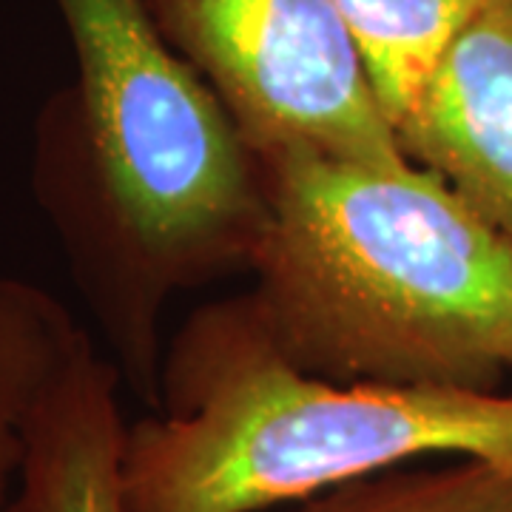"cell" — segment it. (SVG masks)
<instances>
[{"label": "cell", "mask_w": 512, "mask_h": 512, "mask_svg": "<svg viewBox=\"0 0 512 512\" xmlns=\"http://www.w3.org/2000/svg\"><path fill=\"white\" fill-rule=\"evenodd\" d=\"M77 77L40 106L32 194L123 382L160 396L171 296L251 271L271 225L262 163L143 0H55Z\"/></svg>", "instance_id": "obj_1"}, {"label": "cell", "mask_w": 512, "mask_h": 512, "mask_svg": "<svg viewBox=\"0 0 512 512\" xmlns=\"http://www.w3.org/2000/svg\"><path fill=\"white\" fill-rule=\"evenodd\" d=\"M271 225L248 291L282 356L330 382L498 390L512 242L439 174L316 151L259 157Z\"/></svg>", "instance_id": "obj_2"}, {"label": "cell", "mask_w": 512, "mask_h": 512, "mask_svg": "<svg viewBox=\"0 0 512 512\" xmlns=\"http://www.w3.org/2000/svg\"><path fill=\"white\" fill-rule=\"evenodd\" d=\"M433 456L512 473V396L311 376L242 293L165 345L157 407L128 424L123 495L126 512H265Z\"/></svg>", "instance_id": "obj_3"}, {"label": "cell", "mask_w": 512, "mask_h": 512, "mask_svg": "<svg viewBox=\"0 0 512 512\" xmlns=\"http://www.w3.org/2000/svg\"><path fill=\"white\" fill-rule=\"evenodd\" d=\"M165 43L237 120L256 157L316 151L410 165L333 0H143Z\"/></svg>", "instance_id": "obj_4"}, {"label": "cell", "mask_w": 512, "mask_h": 512, "mask_svg": "<svg viewBox=\"0 0 512 512\" xmlns=\"http://www.w3.org/2000/svg\"><path fill=\"white\" fill-rule=\"evenodd\" d=\"M396 137L512 242V0H487L450 40Z\"/></svg>", "instance_id": "obj_5"}, {"label": "cell", "mask_w": 512, "mask_h": 512, "mask_svg": "<svg viewBox=\"0 0 512 512\" xmlns=\"http://www.w3.org/2000/svg\"><path fill=\"white\" fill-rule=\"evenodd\" d=\"M120 384V367L86 333L26 421L6 512H126Z\"/></svg>", "instance_id": "obj_6"}, {"label": "cell", "mask_w": 512, "mask_h": 512, "mask_svg": "<svg viewBox=\"0 0 512 512\" xmlns=\"http://www.w3.org/2000/svg\"><path fill=\"white\" fill-rule=\"evenodd\" d=\"M83 336L52 293L0 276V512L18 481L26 421Z\"/></svg>", "instance_id": "obj_7"}, {"label": "cell", "mask_w": 512, "mask_h": 512, "mask_svg": "<svg viewBox=\"0 0 512 512\" xmlns=\"http://www.w3.org/2000/svg\"><path fill=\"white\" fill-rule=\"evenodd\" d=\"M365 57L390 123L413 106L450 40L487 0H333Z\"/></svg>", "instance_id": "obj_8"}, {"label": "cell", "mask_w": 512, "mask_h": 512, "mask_svg": "<svg viewBox=\"0 0 512 512\" xmlns=\"http://www.w3.org/2000/svg\"><path fill=\"white\" fill-rule=\"evenodd\" d=\"M291 512H512V473L476 458L447 467L404 464L336 484Z\"/></svg>", "instance_id": "obj_9"}]
</instances>
